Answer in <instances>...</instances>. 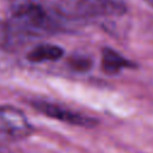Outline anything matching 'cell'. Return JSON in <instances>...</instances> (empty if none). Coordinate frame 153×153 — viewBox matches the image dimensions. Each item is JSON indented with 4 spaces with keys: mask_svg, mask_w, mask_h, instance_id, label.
<instances>
[{
    "mask_svg": "<svg viewBox=\"0 0 153 153\" xmlns=\"http://www.w3.org/2000/svg\"><path fill=\"white\" fill-rule=\"evenodd\" d=\"M63 14L51 12L35 1H23L16 5L11 22L29 39L56 33L63 30Z\"/></svg>",
    "mask_w": 153,
    "mask_h": 153,
    "instance_id": "obj_1",
    "label": "cell"
},
{
    "mask_svg": "<svg viewBox=\"0 0 153 153\" xmlns=\"http://www.w3.org/2000/svg\"><path fill=\"white\" fill-rule=\"evenodd\" d=\"M68 7V17L78 19L122 16L127 12L126 4L121 0H71Z\"/></svg>",
    "mask_w": 153,
    "mask_h": 153,
    "instance_id": "obj_2",
    "label": "cell"
},
{
    "mask_svg": "<svg viewBox=\"0 0 153 153\" xmlns=\"http://www.w3.org/2000/svg\"><path fill=\"white\" fill-rule=\"evenodd\" d=\"M32 108L43 114L44 116H48L50 118L72 124L78 127H85V128H93L97 126L98 121L93 117H90L87 115H84L78 111H73L72 109L63 106L59 103H53L48 100H33L31 102Z\"/></svg>",
    "mask_w": 153,
    "mask_h": 153,
    "instance_id": "obj_3",
    "label": "cell"
},
{
    "mask_svg": "<svg viewBox=\"0 0 153 153\" xmlns=\"http://www.w3.org/2000/svg\"><path fill=\"white\" fill-rule=\"evenodd\" d=\"M32 126L17 108L0 105V136L8 140H22L32 134Z\"/></svg>",
    "mask_w": 153,
    "mask_h": 153,
    "instance_id": "obj_4",
    "label": "cell"
},
{
    "mask_svg": "<svg viewBox=\"0 0 153 153\" xmlns=\"http://www.w3.org/2000/svg\"><path fill=\"white\" fill-rule=\"evenodd\" d=\"M102 71L105 74L114 75L120 73L127 68H136L137 65L134 61L128 60L118 51L114 50L112 48H103L102 50V62H100Z\"/></svg>",
    "mask_w": 153,
    "mask_h": 153,
    "instance_id": "obj_5",
    "label": "cell"
},
{
    "mask_svg": "<svg viewBox=\"0 0 153 153\" xmlns=\"http://www.w3.org/2000/svg\"><path fill=\"white\" fill-rule=\"evenodd\" d=\"M30 41L8 20H0V49L14 50Z\"/></svg>",
    "mask_w": 153,
    "mask_h": 153,
    "instance_id": "obj_6",
    "label": "cell"
},
{
    "mask_svg": "<svg viewBox=\"0 0 153 153\" xmlns=\"http://www.w3.org/2000/svg\"><path fill=\"white\" fill-rule=\"evenodd\" d=\"M63 49L55 44H38L33 47L29 54L27 60L31 62H45V61H57L63 56Z\"/></svg>",
    "mask_w": 153,
    "mask_h": 153,
    "instance_id": "obj_7",
    "label": "cell"
},
{
    "mask_svg": "<svg viewBox=\"0 0 153 153\" xmlns=\"http://www.w3.org/2000/svg\"><path fill=\"white\" fill-rule=\"evenodd\" d=\"M71 67L76 71V72H86L92 67V61L91 59H88L87 56H80V55H75L72 57V60L69 61Z\"/></svg>",
    "mask_w": 153,
    "mask_h": 153,
    "instance_id": "obj_8",
    "label": "cell"
},
{
    "mask_svg": "<svg viewBox=\"0 0 153 153\" xmlns=\"http://www.w3.org/2000/svg\"><path fill=\"white\" fill-rule=\"evenodd\" d=\"M145 1H146L151 7H153V0H145Z\"/></svg>",
    "mask_w": 153,
    "mask_h": 153,
    "instance_id": "obj_9",
    "label": "cell"
}]
</instances>
